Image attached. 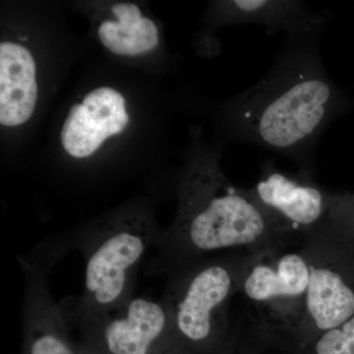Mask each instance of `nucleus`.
I'll return each instance as SVG.
<instances>
[{
	"label": "nucleus",
	"mask_w": 354,
	"mask_h": 354,
	"mask_svg": "<svg viewBox=\"0 0 354 354\" xmlns=\"http://www.w3.org/2000/svg\"><path fill=\"white\" fill-rule=\"evenodd\" d=\"M302 241L309 283L304 315L295 335L306 344L354 316V249L326 223Z\"/></svg>",
	"instance_id": "5"
},
{
	"label": "nucleus",
	"mask_w": 354,
	"mask_h": 354,
	"mask_svg": "<svg viewBox=\"0 0 354 354\" xmlns=\"http://www.w3.org/2000/svg\"><path fill=\"white\" fill-rule=\"evenodd\" d=\"M38 97L36 62L21 44H0V123L14 127L30 120Z\"/></svg>",
	"instance_id": "11"
},
{
	"label": "nucleus",
	"mask_w": 354,
	"mask_h": 354,
	"mask_svg": "<svg viewBox=\"0 0 354 354\" xmlns=\"http://www.w3.org/2000/svg\"><path fill=\"white\" fill-rule=\"evenodd\" d=\"M160 234L148 214L132 211L102 221L74 241L86 268L82 297L65 308L70 322L80 330L95 327L129 301L140 265Z\"/></svg>",
	"instance_id": "3"
},
{
	"label": "nucleus",
	"mask_w": 354,
	"mask_h": 354,
	"mask_svg": "<svg viewBox=\"0 0 354 354\" xmlns=\"http://www.w3.org/2000/svg\"><path fill=\"white\" fill-rule=\"evenodd\" d=\"M83 342L78 348L79 354H109L92 335L82 333Z\"/></svg>",
	"instance_id": "16"
},
{
	"label": "nucleus",
	"mask_w": 354,
	"mask_h": 354,
	"mask_svg": "<svg viewBox=\"0 0 354 354\" xmlns=\"http://www.w3.org/2000/svg\"><path fill=\"white\" fill-rule=\"evenodd\" d=\"M116 21H104L97 35L102 44L114 55L136 57L153 50L160 41L157 26L143 17L134 3H118L113 7Z\"/></svg>",
	"instance_id": "13"
},
{
	"label": "nucleus",
	"mask_w": 354,
	"mask_h": 354,
	"mask_svg": "<svg viewBox=\"0 0 354 354\" xmlns=\"http://www.w3.org/2000/svg\"><path fill=\"white\" fill-rule=\"evenodd\" d=\"M322 29L286 34L271 70L232 100L227 113L232 138L285 156L310 176L321 135L353 106L324 67Z\"/></svg>",
	"instance_id": "1"
},
{
	"label": "nucleus",
	"mask_w": 354,
	"mask_h": 354,
	"mask_svg": "<svg viewBox=\"0 0 354 354\" xmlns=\"http://www.w3.org/2000/svg\"><path fill=\"white\" fill-rule=\"evenodd\" d=\"M247 251L209 256L169 274L164 301L186 354L211 353L227 339V307L239 293Z\"/></svg>",
	"instance_id": "4"
},
{
	"label": "nucleus",
	"mask_w": 354,
	"mask_h": 354,
	"mask_svg": "<svg viewBox=\"0 0 354 354\" xmlns=\"http://www.w3.org/2000/svg\"><path fill=\"white\" fill-rule=\"evenodd\" d=\"M326 225L354 249V193H333Z\"/></svg>",
	"instance_id": "14"
},
{
	"label": "nucleus",
	"mask_w": 354,
	"mask_h": 354,
	"mask_svg": "<svg viewBox=\"0 0 354 354\" xmlns=\"http://www.w3.org/2000/svg\"><path fill=\"white\" fill-rule=\"evenodd\" d=\"M306 344L313 349V354H354V316Z\"/></svg>",
	"instance_id": "15"
},
{
	"label": "nucleus",
	"mask_w": 354,
	"mask_h": 354,
	"mask_svg": "<svg viewBox=\"0 0 354 354\" xmlns=\"http://www.w3.org/2000/svg\"><path fill=\"white\" fill-rule=\"evenodd\" d=\"M309 283V266L301 249L285 247L249 252L239 292L259 311L261 322L295 335L302 315Z\"/></svg>",
	"instance_id": "6"
},
{
	"label": "nucleus",
	"mask_w": 354,
	"mask_h": 354,
	"mask_svg": "<svg viewBox=\"0 0 354 354\" xmlns=\"http://www.w3.org/2000/svg\"><path fill=\"white\" fill-rule=\"evenodd\" d=\"M223 6V21L227 24H258L272 32L286 34L324 26L325 19L312 13L304 2L291 0H234Z\"/></svg>",
	"instance_id": "12"
},
{
	"label": "nucleus",
	"mask_w": 354,
	"mask_h": 354,
	"mask_svg": "<svg viewBox=\"0 0 354 354\" xmlns=\"http://www.w3.org/2000/svg\"><path fill=\"white\" fill-rule=\"evenodd\" d=\"M178 211L160 234L147 274H167L214 253L286 247L293 237L228 180L216 153L194 155L178 184Z\"/></svg>",
	"instance_id": "2"
},
{
	"label": "nucleus",
	"mask_w": 354,
	"mask_h": 354,
	"mask_svg": "<svg viewBox=\"0 0 354 354\" xmlns=\"http://www.w3.org/2000/svg\"><path fill=\"white\" fill-rule=\"evenodd\" d=\"M57 259L44 249L20 258L25 277L24 354H79L70 342L69 318L51 297L48 274Z\"/></svg>",
	"instance_id": "9"
},
{
	"label": "nucleus",
	"mask_w": 354,
	"mask_h": 354,
	"mask_svg": "<svg viewBox=\"0 0 354 354\" xmlns=\"http://www.w3.org/2000/svg\"><path fill=\"white\" fill-rule=\"evenodd\" d=\"M109 354H186L162 299L133 297L95 327L81 330Z\"/></svg>",
	"instance_id": "8"
},
{
	"label": "nucleus",
	"mask_w": 354,
	"mask_h": 354,
	"mask_svg": "<svg viewBox=\"0 0 354 354\" xmlns=\"http://www.w3.org/2000/svg\"><path fill=\"white\" fill-rule=\"evenodd\" d=\"M125 99L115 88H95L70 109L62 127V146L71 157H90L129 123Z\"/></svg>",
	"instance_id": "10"
},
{
	"label": "nucleus",
	"mask_w": 354,
	"mask_h": 354,
	"mask_svg": "<svg viewBox=\"0 0 354 354\" xmlns=\"http://www.w3.org/2000/svg\"><path fill=\"white\" fill-rule=\"evenodd\" d=\"M255 201L293 239H302L327 223L333 193L313 176L286 174L266 160L257 183L249 189Z\"/></svg>",
	"instance_id": "7"
}]
</instances>
